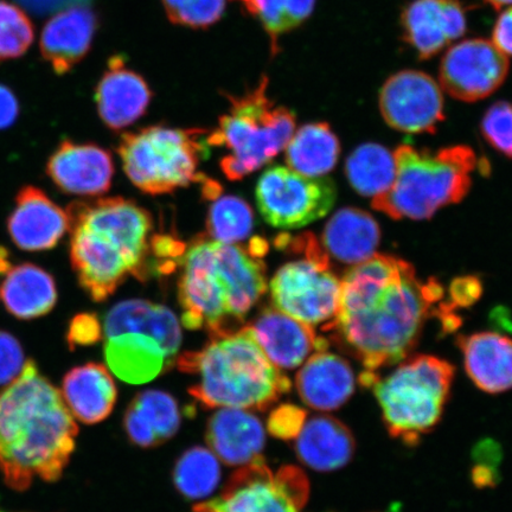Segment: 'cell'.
<instances>
[{"label":"cell","mask_w":512,"mask_h":512,"mask_svg":"<svg viewBox=\"0 0 512 512\" xmlns=\"http://www.w3.org/2000/svg\"><path fill=\"white\" fill-rule=\"evenodd\" d=\"M443 298L438 280L422 281L409 262L375 254L345 274L338 315L328 330L367 373H376L405 360L427 319L443 317Z\"/></svg>","instance_id":"obj_1"},{"label":"cell","mask_w":512,"mask_h":512,"mask_svg":"<svg viewBox=\"0 0 512 512\" xmlns=\"http://www.w3.org/2000/svg\"><path fill=\"white\" fill-rule=\"evenodd\" d=\"M79 427L62 394L32 360L0 393V471L6 485L28 490L36 478L57 482L75 450Z\"/></svg>","instance_id":"obj_2"},{"label":"cell","mask_w":512,"mask_h":512,"mask_svg":"<svg viewBox=\"0 0 512 512\" xmlns=\"http://www.w3.org/2000/svg\"><path fill=\"white\" fill-rule=\"evenodd\" d=\"M70 261L79 284L94 302H104L125 281L150 275L152 216L124 197L80 201L67 209Z\"/></svg>","instance_id":"obj_3"},{"label":"cell","mask_w":512,"mask_h":512,"mask_svg":"<svg viewBox=\"0 0 512 512\" xmlns=\"http://www.w3.org/2000/svg\"><path fill=\"white\" fill-rule=\"evenodd\" d=\"M182 324L210 338L242 328L267 291L266 265L249 249L198 238L178 262Z\"/></svg>","instance_id":"obj_4"},{"label":"cell","mask_w":512,"mask_h":512,"mask_svg":"<svg viewBox=\"0 0 512 512\" xmlns=\"http://www.w3.org/2000/svg\"><path fill=\"white\" fill-rule=\"evenodd\" d=\"M176 364L196 377L189 393L206 408L264 412L291 389L290 379L268 360L248 325L211 338L201 350L184 352Z\"/></svg>","instance_id":"obj_5"},{"label":"cell","mask_w":512,"mask_h":512,"mask_svg":"<svg viewBox=\"0 0 512 512\" xmlns=\"http://www.w3.org/2000/svg\"><path fill=\"white\" fill-rule=\"evenodd\" d=\"M394 158L392 188L371 203L393 220L431 219L439 209L463 201L479 165L475 151L464 145L438 151L401 145Z\"/></svg>","instance_id":"obj_6"},{"label":"cell","mask_w":512,"mask_h":512,"mask_svg":"<svg viewBox=\"0 0 512 512\" xmlns=\"http://www.w3.org/2000/svg\"><path fill=\"white\" fill-rule=\"evenodd\" d=\"M267 76L240 95L224 94L228 112L207 134L211 147H222L220 168L229 181H241L264 168L286 149L296 131L297 117L290 108L277 106L268 96Z\"/></svg>","instance_id":"obj_7"},{"label":"cell","mask_w":512,"mask_h":512,"mask_svg":"<svg viewBox=\"0 0 512 512\" xmlns=\"http://www.w3.org/2000/svg\"><path fill=\"white\" fill-rule=\"evenodd\" d=\"M454 368L439 357L420 355L380 377L364 373V387L373 388L390 437L416 446L439 424L450 398Z\"/></svg>","instance_id":"obj_8"},{"label":"cell","mask_w":512,"mask_h":512,"mask_svg":"<svg viewBox=\"0 0 512 512\" xmlns=\"http://www.w3.org/2000/svg\"><path fill=\"white\" fill-rule=\"evenodd\" d=\"M207 131L149 126L121 136L118 153L130 181L149 195L171 194L202 182L198 166L206 157Z\"/></svg>","instance_id":"obj_9"},{"label":"cell","mask_w":512,"mask_h":512,"mask_svg":"<svg viewBox=\"0 0 512 512\" xmlns=\"http://www.w3.org/2000/svg\"><path fill=\"white\" fill-rule=\"evenodd\" d=\"M279 247H291L304 259L287 262L274 274L271 298L275 309L310 326L326 324L328 330L342 296V280L332 272L329 256L312 234L284 239Z\"/></svg>","instance_id":"obj_10"},{"label":"cell","mask_w":512,"mask_h":512,"mask_svg":"<svg viewBox=\"0 0 512 512\" xmlns=\"http://www.w3.org/2000/svg\"><path fill=\"white\" fill-rule=\"evenodd\" d=\"M310 496L304 471L286 465L273 472L260 457L229 479L221 495L194 512H302Z\"/></svg>","instance_id":"obj_11"},{"label":"cell","mask_w":512,"mask_h":512,"mask_svg":"<svg viewBox=\"0 0 512 512\" xmlns=\"http://www.w3.org/2000/svg\"><path fill=\"white\" fill-rule=\"evenodd\" d=\"M255 197L262 219L270 226L298 229L330 213L337 188L330 178L306 177L285 166H273L260 176Z\"/></svg>","instance_id":"obj_12"},{"label":"cell","mask_w":512,"mask_h":512,"mask_svg":"<svg viewBox=\"0 0 512 512\" xmlns=\"http://www.w3.org/2000/svg\"><path fill=\"white\" fill-rule=\"evenodd\" d=\"M380 111L396 131L434 133L445 120L443 92L432 76L419 70H402L384 82Z\"/></svg>","instance_id":"obj_13"},{"label":"cell","mask_w":512,"mask_h":512,"mask_svg":"<svg viewBox=\"0 0 512 512\" xmlns=\"http://www.w3.org/2000/svg\"><path fill=\"white\" fill-rule=\"evenodd\" d=\"M509 73L508 57L484 38H471L448 49L440 63L444 91L463 102L489 98Z\"/></svg>","instance_id":"obj_14"},{"label":"cell","mask_w":512,"mask_h":512,"mask_svg":"<svg viewBox=\"0 0 512 512\" xmlns=\"http://www.w3.org/2000/svg\"><path fill=\"white\" fill-rule=\"evenodd\" d=\"M403 38L421 60H430L458 38L467 21L459 0H413L401 15Z\"/></svg>","instance_id":"obj_15"},{"label":"cell","mask_w":512,"mask_h":512,"mask_svg":"<svg viewBox=\"0 0 512 512\" xmlns=\"http://www.w3.org/2000/svg\"><path fill=\"white\" fill-rule=\"evenodd\" d=\"M47 174L67 194L99 196L111 189L113 157L98 145L64 140L49 158Z\"/></svg>","instance_id":"obj_16"},{"label":"cell","mask_w":512,"mask_h":512,"mask_svg":"<svg viewBox=\"0 0 512 512\" xmlns=\"http://www.w3.org/2000/svg\"><path fill=\"white\" fill-rule=\"evenodd\" d=\"M248 326L268 360L278 369H296L313 351H324L329 345L326 339L317 337L312 326L275 307H266Z\"/></svg>","instance_id":"obj_17"},{"label":"cell","mask_w":512,"mask_h":512,"mask_svg":"<svg viewBox=\"0 0 512 512\" xmlns=\"http://www.w3.org/2000/svg\"><path fill=\"white\" fill-rule=\"evenodd\" d=\"M152 95L143 76L127 68L123 56H113L96 86V108L108 128L121 131L143 117Z\"/></svg>","instance_id":"obj_18"},{"label":"cell","mask_w":512,"mask_h":512,"mask_svg":"<svg viewBox=\"0 0 512 512\" xmlns=\"http://www.w3.org/2000/svg\"><path fill=\"white\" fill-rule=\"evenodd\" d=\"M8 229L12 241L24 251H47L68 232V214L41 189L25 187L18 192Z\"/></svg>","instance_id":"obj_19"},{"label":"cell","mask_w":512,"mask_h":512,"mask_svg":"<svg viewBox=\"0 0 512 512\" xmlns=\"http://www.w3.org/2000/svg\"><path fill=\"white\" fill-rule=\"evenodd\" d=\"M99 18L83 5L57 12L44 25L41 53L54 72L64 75L79 64L92 48Z\"/></svg>","instance_id":"obj_20"},{"label":"cell","mask_w":512,"mask_h":512,"mask_svg":"<svg viewBox=\"0 0 512 512\" xmlns=\"http://www.w3.org/2000/svg\"><path fill=\"white\" fill-rule=\"evenodd\" d=\"M210 451L230 466H243L261 457L266 433L261 421L243 409L222 408L208 421Z\"/></svg>","instance_id":"obj_21"},{"label":"cell","mask_w":512,"mask_h":512,"mask_svg":"<svg viewBox=\"0 0 512 512\" xmlns=\"http://www.w3.org/2000/svg\"><path fill=\"white\" fill-rule=\"evenodd\" d=\"M296 386L306 406L317 411H336L355 392V375L350 364L335 354L318 351L300 369Z\"/></svg>","instance_id":"obj_22"},{"label":"cell","mask_w":512,"mask_h":512,"mask_svg":"<svg viewBox=\"0 0 512 512\" xmlns=\"http://www.w3.org/2000/svg\"><path fill=\"white\" fill-rule=\"evenodd\" d=\"M467 375L483 392L498 394L512 389V338L497 332L459 336Z\"/></svg>","instance_id":"obj_23"},{"label":"cell","mask_w":512,"mask_h":512,"mask_svg":"<svg viewBox=\"0 0 512 512\" xmlns=\"http://www.w3.org/2000/svg\"><path fill=\"white\" fill-rule=\"evenodd\" d=\"M356 441L349 427L332 416H312L296 440L297 457L318 472L343 469L355 456Z\"/></svg>","instance_id":"obj_24"},{"label":"cell","mask_w":512,"mask_h":512,"mask_svg":"<svg viewBox=\"0 0 512 512\" xmlns=\"http://www.w3.org/2000/svg\"><path fill=\"white\" fill-rule=\"evenodd\" d=\"M105 358L120 380L132 384L155 380L175 364L155 337L142 332L105 337Z\"/></svg>","instance_id":"obj_25"},{"label":"cell","mask_w":512,"mask_h":512,"mask_svg":"<svg viewBox=\"0 0 512 512\" xmlns=\"http://www.w3.org/2000/svg\"><path fill=\"white\" fill-rule=\"evenodd\" d=\"M127 332H142L155 337L176 363L182 330L175 313L168 307L140 299L125 300L113 306L105 318V337Z\"/></svg>","instance_id":"obj_26"},{"label":"cell","mask_w":512,"mask_h":512,"mask_svg":"<svg viewBox=\"0 0 512 512\" xmlns=\"http://www.w3.org/2000/svg\"><path fill=\"white\" fill-rule=\"evenodd\" d=\"M62 398L76 419L94 425L111 415L118 399L110 371L99 363L76 367L64 376Z\"/></svg>","instance_id":"obj_27"},{"label":"cell","mask_w":512,"mask_h":512,"mask_svg":"<svg viewBox=\"0 0 512 512\" xmlns=\"http://www.w3.org/2000/svg\"><path fill=\"white\" fill-rule=\"evenodd\" d=\"M380 240L381 229L373 216L361 209L344 208L325 224L322 247L329 258L356 266L373 258Z\"/></svg>","instance_id":"obj_28"},{"label":"cell","mask_w":512,"mask_h":512,"mask_svg":"<svg viewBox=\"0 0 512 512\" xmlns=\"http://www.w3.org/2000/svg\"><path fill=\"white\" fill-rule=\"evenodd\" d=\"M181 412L174 396L162 390H145L127 407L124 427L134 445L149 448L165 443L181 427Z\"/></svg>","instance_id":"obj_29"},{"label":"cell","mask_w":512,"mask_h":512,"mask_svg":"<svg viewBox=\"0 0 512 512\" xmlns=\"http://www.w3.org/2000/svg\"><path fill=\"white\" fill-rule=\"evenodd\" d=\"M0 298L11 315L19 319L41 317L56 305L55 280L32 264L11 267L0 285Z\"/></svg>","instance_id":"obj_30"},{"label":"cell","mask_w":512,"mask_h":512,"mask_svg":"<svg viewBox=\"0 0 512 512\" xmlns=\"http://www.w3.org/2000/svg\"><path fill=\"white\" fill-rule=\"evenodd\" d=\"M288 168L298 174L319 178L336 168L341 143L328 123L300 127L286 146Z\"/></svg>","instance_id":"obj_31"},{"label":"cell","mask_w":512,"mask_h":512,"mask_svg":"<svg viewBox=\"0 0 512 512\" xmlns=\"http://www.w3.org/2000/svg\"><path fill=\"white\" fill-rule=\"evenodd\" d=\"M345 175L352 189L374 200L392 188L395 181L394 152L375 143L358 146L345 163Z\"/></svg>","instance_id":"obj_32"},{"label":"cell","mask_w":512,"mask_h":512,"mask_svg":"<svg viewBox=\"0 0 512 512\" xmlns=\"http://www.w3.org/2000/svg\"><path fill=\"white\" fill-rule=\"evenodd\" d=\"M271 38L273 55L278 53L279 37L297 29L312 15L316 0H236Z\"/></svg>","instance_id":"obj_33"},{"label":"cell","mask_w":512,"mask_h":512,"mask_svg":"<svg viewBox=\"0 0 512 512\" xmlns=\"http://www.w3.org/2000/svg\"><path fill=\"white\" fill-rule=\"evenodd\" d=\"M221 479L219 459L207 448L196 446L183 454L174 470V483L189 499L213 494Z\"/></svg>","instance_id":"obj_34"},{"label":"cell","mask_w":512,"mask_h":512,"mask_svg":"<svg viewBox=\"0 0 512 512\" xmlns=\"http://www.w3.org/2000/svg\"><path fill=\"white\" fill-rule=\"evenodd\" d=\"M254 228V211L243 198L234 195L215 198L207 219L211 240L235 245L246 240Z\"/></svg>","instance_id":"obj_35"},{"label":"cell","mask_w":512,"mask_h":512,"mask_svg":"<svg viewBox=\"0 0 512 512\" xmlns=\"http://www.w3.org/2000/svg\"><path fill=\"white\" fill-rule=\"evenodd\" d=\"M35 30L17 5L0 0V61L17 59L31 47Z\"/></svg>","instance_id":"obj_36"},{"label":"cell","mask_w":512,"mask_h":512,"mask_svg":"<svg viewBox=\"0 0 512 512\" xmlns=\"http://www.w3.org/2000/svg\"><path fill=\"white\" fill-rule=\"evenodd\" d=\"M162 3L172 24L208 29L222 18L227 0H162Z\"/></svg>","instance_id":"obj_37"},{"label":"cell","mask_w":512,"mask_h":512,"mask_svg":"<svg viewBox=\"0 0 512 512\" xmlns=\"http://www.w3.org/2000/svg\"><path fill=\"white\" fill-rule=\"evenodd\" d=\"M480 130L486 142L501 155L512 159V104L498 101L484 114Z\"/></svg>","instance_id":"obj_38"},{"label":"cell","mask_w":512,"mask_h":512,"mask_svg":"<svg viewBox=\"0 0 512 512\" xmlns=\"http://www.w3.org/2000/svg\"><path fill=\"white\" fill-rule=\"evenodd\" d=\"M306 422L305 409L294 405H281L268 418L267 427L273 437L291 440L297 439Z\"/></svg>","instance_id":"obj_39"},{"label":"cell","mask_w":512,"mask_h":512,"mask_svg":"<svg viewBox=\"0 0 512 512\" xmlns=\"http://www.w3.org/2000/svg\"><path fill=\"white\" fill-rule=\"evenodd\" d=\"M24 352L17 339L0 331V386L11 383L22 373Z\"/></svg>","instance_id":"obj_40"},{"label":"cell","mask_w":512,"mask_h":512,"mask_svg":"<svg viewBox=\"0 0 512 512\" xmlns=\"http://www.w3.org/2000/svg\"><path fill=\"white\" fill-rule=\"evenodd\" d=\"M102 336V329L98 318L91 313H82L75 316L70 322L68 329V343L70 349L78 345H91L99 342Z\"/></svg>","instance_id":"obj_41"},{"label":"cell","mask_w":512,"mask_h":512,"mask_svg":"<svg viewBox=\"0 0 512 512\" xmlns=\"http://www.w3.org/2000/svg\"><path fill=\"white\" fill-rule=\"evenodd\" d=\"M482 293V283L475 277H462L453 280L450 287L451 302L453 309L457 307L470 306L476 302Z\"/></svg>","instance_id":"obj_42"},{"label":"cell","mask_w":512,"mask_h":512,"mask_svg":"<svg viewBox=\"0 0 512 512\" xmlns=\"http://www.w3.org/2000/svg\"><path fill=\"white\" fill-rule=\"evenodd\" d=\"M492 43L505 56H512V6L498 17L492 31Z\"/></svg>","instance_id":"obj_43"},{"label":"cell","mask_w":512,"mask_h":512,"mask_svg":"<svg viewBox=\"0 0 512 512\" xmlns=\"http://www.w3.org/2000/svg\"><path fill=\"white\" fill-rule=\"evenodd\" d=\"M19 114V104L11 89L0 85V130L15 123Z\"/></svg>","instance_id":"obj_44"},{"label":"cell","mask_w":512,"mask_h":512,"mask_svg":"<svg viewBox=\"0 0 512 512\" xmlns=\"http://www.w3.org/2000/svg\"><path fill=\"white\" fill-rule=\"evenodd\" d=\"M21 2L37 11H44L53 8V6L66 4L68 0H21Z\"/></svg>","instance_id":"obj_45"},{"label":"cell","mask_w":512,"mask_h":512,"mask_svg":"<svg viewBox=\"0 0 512 512\" xmlns=\"http://www.w3.org/2000/svg\"><path fill=\"white\" fill-rule=\"evenodd\" d=\"M10 268L9 253L4 247L0 246V274L8 273Z\"/></svg>","instance_id":"obj_46"},{"label":"cell","mask_w":512,"mask_h":512,"mask_svg":"<svg viewBox=\"0 0 512 512\" xmlns=\"http://www.w3.org/2000/svg\"><path fill=\"white\" fill-rule=\"evenodd\" d=\"M484 2L488 3L496 10L502 9L504 6L512 5V0H484Z\"/></svg>","instance_id":"obj_47"}]
</instances>
